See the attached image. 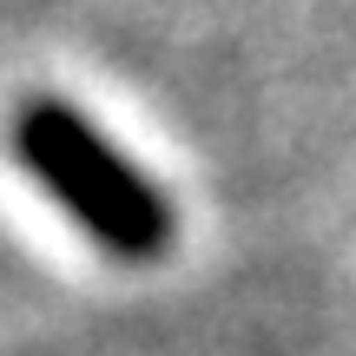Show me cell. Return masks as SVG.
<instances>
[{"label": "cell", "instance_id": "6da1fadb", "mask_svg": "<svg viewBox=\"0 0 356 356\" xmlns=\"http://www.w3.org/2000/svg\"><path fill=\"white\" fill-rule=\"evenodd\" d=\"M7 139H13V159L33 172V185L119 264H152L172 244V204L159 198V185L113 139H99L66 99L33 92L13 113Z\"/></svg>", "mask_w": 356, "mask_h": 356}]
</instances>
